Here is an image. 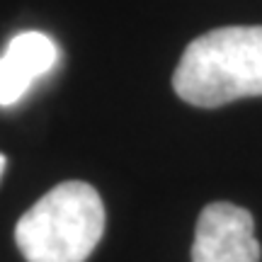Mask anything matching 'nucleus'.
Listing matches in <instances>:
<instances>
[{
	"instance_id": "nucleus-2",
	"label": "nucleus",
	"mask_w": 262,
	"mask_h": 262,
	"mask_svg": "<svg viewBox=\"0 0 262 262\" xmlns=\"http://www.w3.org/2000/svg\"><path fill=\"white\" fill-rule=\"evenodd\" d=\"M102 233V199L80 180L56 185L15 226V241L27 262H85Z\"/></svg>"
},
{
	"instance_id": "nucleus-5",
	"label": "nucleus",
	"mask_w": 262,
	"mask_h": 262,
	"mask_svg": "<svg viewBox=\"0 0 262 262\" xmlns=\"http://www.w3.org/2000/svg\"><path fill=\"white\" fill-rule=\"evenodd\" d=\"M5 165H8V160H5V156L0 153V178H3V172H5Z\"/></svg>"
},
{
	"instance_id": "nucleus-1",
	"label": "nucleus",
	"mask_w": 262,
	"mask_h": 262,
	"mask_svg": "<svg viewBox=\"0 0 262 262\" xmlns=\"http://www.w3.org/2000/svg\"><path fill=\"white\" fill-rule=\"evenodd\" d=\"M172 88L185 102L206 110L262 95V25L196 37L180 58Z\"/></svg>"
},
{
	"instance_id": "nucleus-4",
	"label": "nucleus",
	"mask_w": 262,
	"mask_h": 262,
	"mask_svg": "<svg viewBox=\"0 0 262 262\" xmlns=\"http://www.w3.org/2000/svg\"><path fill=\"white\" fill-rule=\"evenodd\" d=\"M58 61V47L44 32H22L12 37L0 56V107L22 100L32 83L47 75Z\"/></svg>"
},
{
	"instance_id": "nucleus-3",
	"label": "nucleus",
	"mask_w": 262,
	"mask_h": 262,
	"mask_svg": "<svg viewBox=\"0 0 262 262\" xmlns=\"http://www.w3.org/2000/svg\"><path fill=\"white\" fill-rule=\"evenodd\" d=\"M253 214L231 202L202 209L192 243V262H260Z\"/></svg>"
}]
</instances>
